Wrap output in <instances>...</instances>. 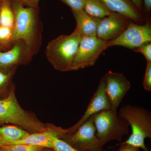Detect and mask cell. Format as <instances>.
Wrapping results in <instances>:
<instances>
[{
    "label": "cell",
    "mask_w": 151,
    "mask_h": 151,
    "mask_svg": "<svg viewBox=\"0 0 151 151\" xmlns=\"http://www.w3.org/2000/svg\"><path fill=\"white\" fill-rule=\"evenodd\" d=\"M11 3L14 15L15 41L22 40L25 44V65H27L38 53L42 44L43 26L39 9L24 6L17 0H11Z\"/></svg>",
    "instance_id": "1"
},
{
    "label": "cell",
    "mask_w": 151,
    "mask_h": 151,
    "mask_svg": "<svg viewBox=\"0 0 151 151\" xmlns=\"http://www.w3.org/2000/svg\"><path fill=\"white\" fill-rule=\"evenodd\" d=\"M4 124L18 126L30 134L49 131L54 126L42 123L34 113L22 108L17 100L14 83L7 96L0 99V125Z\"/></svg>",
    "instance_id": "2"
},
{
    "label": "cell",
    "mask_w": 151,
    "mask_h": 151,
    "mask_svg": "<svg viewBox=\"0 0 151 151\" xmlns=\"http://www.w3.org/2000/svg\"><path fill=\"white\" fill-rule=\"evenodd\" d=\"M82 37L76 28L69 35H62L49 42L45 49V55L54 69L61 72L71 70Z\"/></svg>",
    "instance_id": "3"
},
{
    "label": "cell",
    "mask_w": 151,
    "mask_h": 151,
    "mask_svg": "<svg viewBox=\"0 0 151 151\" xmlns=\"http://www.w3.org/2000/svg\"><path fill=\"white\" fill-rule=\"evenodd\" d=\"M118 115L132 127V134L123 143L149 151L145 140L146 138H151V111L143 107L127 105L121 108Z\"/></svg>",
    "instance_id": "4"
},
{
    "label": "cell",
    "mask_w": 151,
    "mask_h": 151,
    "mask_svg": "<svg viewBox=\"0 0 151 151\" xmlns=\"http://www.w3.org/2000/svg\"><path fill=\"white\" fill-rule=\"evenodd\" d=\"M96 134L93 115L76 128L59 127L55 136L78 151H103L104 145Z\"/></svg>",
    "instance_id": "5"
},
{
    "label": "cell",
    "mask_w": 151,
    "mask_h": 151,
    "mask_svg": "<svg viewBox=\"0 0 151 151\" xmlns=\"http://www.w3.org/2000/svg\"><path fill=\"white\" fill-rule=\"evenodd\" d=\"M96 136L104 145L111 141L121 142L129 132L130 125L119 116L117 111L110 110L100 111L93 115Z\"/></svg>",
    "instance_id": "6"
},
{
    "label": "cell",
    "mask_w": 151,
    "mask_h": 151,
    "mask_svg": "<svg viewBox=\"0 0 151 151\" xmlns=\"http://www.w3.org/2000/svg\"><path fill=\"white\" fill-rule=\"evenodd\" d=\"M107 41L97 36L83 37L73 60L71 70L93 66L108 47Z\"/></svg>",
    "instance_id": "7"
},
{
    "label": "cell",
    "mask_w": 151,
    "mask_h": 151,
    "mask_svg": "<svg viewBox=\"0 0 151 151\" xmlns=\"http://www.w3.org/2000/svg\"><path fill=\"white\" fill-rule=\"evenodd\" d=\"M151 41L150 24L140 25L131 22L118 37L107 42V47L121 46L134 50Z\"/></svg>",
    "instance_id": "8"
},
{
    "label": "cell",
    "mask_w": 151,
    "mask_h": 151,
    "mask_svg": "<svg viewBox=\"0 0 151 151\" xmlns=\"http://www.w3.org/2000/svg\"><path fill=\"white\" fill-rule=\"evenodd\" d=\"M106 95L111 110L117 109L131 87L130 81L123 73L109 71L103 76Z\"/></svg>",
    "instance_id": "9"
},
{
    "label": "cell",
    "mask_w": 151,
    "mask_h": 151,
    "mask_svg": "<svg viewBox=\"0 0 151 151\" xmlns=\"http://www.w3.org/2000/svg\"><path fill=\"white\" fill-rule=\"evenodd\" d=\"M130 20L123 15L115 12L101 19L97 27L96 36L105 41L113 40L127 29L131 22Z\"/></svg>",
    "instance_id": "10"
},
{
    "label": "cell",
    "mask_w": 151,
    "mask_h": 151,
    "mask_svg": "<svg viewBox=\"0 0 151 151\" xmlns=\"http://www.w3.org/2000/svg\"><path fill=\"white\" fill-rule=\"evenodd\" d=\"M26 48L24 42L16 41L13 46L6 51L0 50V70L6 71L19 65H25Z\"/></svg>",
    "instance_id": "11"
},
{
    "label": "cell",
    "mask_w": 151,
    "mask_h": 151,
    "mask_svg": "<svg viewBox=\"0 0 151 151\" xmlns=\"http://www.w3.org/2000/svg\"><path fill=\"white\" fill-rule=\"evenodd\" d=\"M111 109V107L105 90V82L103 76L93 97L90 100L86 111L81 119L72 128L78 127L88 120L91 116L104 110Z\"/></svg>",
    "instance_id": "12"
},
{
    "label": "cell",
    "mask_w": 151,
    "mask_h": 151,
    "mask_svg": "<svg viewBox=\"0 0 151 151\" xmlns=\"http://www.w3.org/2000/svg\"><path fill=\"white\" fill-rule=\"evenodd\" d=\"M109 10L123 15L135 21H142V12L131 0H101Z\"/></svg>",
    "instance_id": "13"
},
{
    "label": "cell",
    "mask_w": 151,
    "mask_h": 151,
    "mask_svg": "<svg viewBox=\"0 0 151 151\" xmlns=\"http://www.w3.org/2000/svg\"><path fill=\"white\" fill-rule=\"evenodd\" d=\"M76 23V28L83 37L96 36L101 19L91 16L84 9L71 10Z\"/></svg>",
    "instance_id": "14"
},
{
    "label": "cell",
    "mask_w": 151,
    "mask_h": 151,
    "mask_svg": "<svg viewBox=\"0 0 151 151\" xmlns=\"http://www.w3.org/2000/svg\"><path fill=\"white\" fill-rule=\"evenodd\" d=\"M30 133L16 125H4L0 127V145H5L11 142L21 139Z\"/></svg>",
    "instance_id": "15"
},
{
    "label": "cell",
    "mask_w": 151,
    "mask_h": 151,
    "mask_svg": "<svg viewBox=\"0 0 151 151\" xmlns=\"http://www.w3.org/2000/svg\"><path fill=\"white\" fill-rule=\"evenodd\" d=\"M84 10L91 16L102 19L113 13L108 9L101 0H86Z\"/></svg>",
    "instance_id": "16"
},
{
    "label": "cell",
    "mask_w": 151,
    "mask_h": 151,
    "mask_svg": "<svg viewBox=\"0 0 151 151\" xmlns=\"http://www.w3.org/2000/svg\"><path fill=\"white\" fill-rule=\"evenodd\" d=\"M14 23L11 0H0V26L14 29Z\"/></svg>",
    "instance_id": "17"
},
{
    "label": "cell",
    "mask_w": 151,
    "mask_h": 151,
    "mask_svg": "<svg viewBox=\"0 0 151 151\" xmlns=\"http://www.w3.org/2000/svg\"><path fill=\"white\" fill-rule=\"evenodd\" d=\"M18 66L8 71L0 70V99L5 98L8 95L12 84V78L15 74Z\"/></svg>",
    "instance_id": "18"
},
{
    "label": "cell",
    "mask_w": 151,
    "mask_h": 151,
    "mask_svg": "<svg viewBox=\"0 0 151 151\" xmlns=\"http://www.w3.org/2000/svg\"><path fill=\"white\" fill-rule=\"evenodd\" d=\"M15 42L14 29L0 26V50H8Z\"/></svg>",
    "instance_id": "19"
},
{
    "label": "cell",
    "mask_w": 151,
    "mask_h": 151,
    "mask_svg": "<svg viewBox=\"0 0 151 151\" xmlns=\"http://www.w3.org/2000/svg\"><path fill=\"white\" fill-rule=\"evenodd\" d=\"M45 147L25 144L0 145L2 151H42Z\"/></svg>",
    "instance_id": "20"
},
{
    "label": "cell",
    "mask_w": 151,
    "mask_h": 151,
    "mask_svg": "<svg viewBox=\"0 0 151 151\" xmlns=\"http://www.w3.org/2000/svg\"><path fill=\"white\" fill-rule=\"evenodd\" d=\"M52 143V148L55 151H80L70 146L67 143L57 137L54 132L50 136Z\"/></svg>",
    "instance_id": "21"
},
{
    "label": "cell",
    "mask_w": 151,
    "mask_h": 151,
    "mask_svg": "<svg viewBox=\"0 0 151 151\" xmlns=\"http://www.w3.org/2000/svg\"><path fill=\"white\" fill-rule=\"evenodd\" d=\"M70 7L71 10L83 9L86 0H60Z\"/></svg>",
    "instance_id": "22"
},
{
    "label": "cell",
    "mask_w": 151,
    "mask_h": 151,
    "mask_svg": "<svg viewBox=\"0 0 151 151\" xmlns=\"http://www.w3.org/2000/svg\"><path fill=\"white\" fill-rule=\"evenodd\" d=\"M143 86L146 91H151V62H147V67L143 83Z\"/></svg>",
    "instance_id": "23"
},
{
    "label": "cell",
    "mask_w": 151,
    "mask_h": 151,
    "mask_svg": "<svg viewBox=\"0 0 151 151\" xmlns=\"http://www.w3.org/2000/svg\"><path fill=\"white\" fill-rule=\"evenodd\" d=\"M134 50L137 52H140L142 54L145 58L147 62H151V42L145 44Z\"/></svg>",
    "instance_id": "24"
},
{
    "label": "cell",
    "mask_w": 151,
    "mask_h": 151,
    "mask_svg": "<svg viewBox=\"0 0 151 151\" xmlns=\"http://www.w3.org/2000/svg\"><path fill=\"white\" fill-rule=\"evenodd\" d=\"M39 1L40 0H22L21 3L24 6L35 9H39Z\"/></svg>",
    "instance_id": "25"
},
{
    "label": "cell",
    "mask_w": 151,
    "mask_h": 151,
    "mask_svg": "<svg viewBox=\"0 0 151 151\" xmlns=\"http://www.w3.org/2000/svg\"><path fill=\"white\" fill-rule=\"evenodd\" d=\"M116 151H140V150L137 147L122 142L120 144V148Z\"/></svg>",
    "instance_id": "26"
},
{
    "label": "cell",
    "mask_w": 151,
    "mask_h": 151,
    "mask_svg": "<svg viewBox=\"0 0 151 151\" xmlns=\"http://www.w3.org/2000/svg\"><path fill=\"white\" fill-rule=\"evenodd\" d=\"M144 11L149 14L151 10V0H143Z\"/></svg>",
    "instance_id": "27"
},
{
    "label": "cell",
    "mask_w": 151,
    "mask_h": 151,
    "mask_svg": "<svg viewBox=\"0 0 151 151\" xmlns=\"http://www.w3.org/2000/svg\"><path fill=\"white\" fill-rule=\"evenodd\" d=\"M131 1L137 7V8L142 12L143 10V3L142 0H131Z\"/></svg>",
    "instance_id": "28"
},
{
    "label": "cell",
    "mask_w": 151,
    "mask_h": 151,
    "mask_svg": "<svg viewBox=\"0 0 151 151\" xmlns=\"http://www.w3.org/2000/svg\"><path fill=\"white\" fill-rule=\"evenodd\" d=\"M42 151H55L51 148L45 147Z\"/></svg>",
    "instance_id": "29"
},
{
    "label": "cell",
    "mask_w": 151,
    "mask_h": 151,
    "mask_svg": "<svg viewBox=\"0 0 151 151\" xmlns=\"http://www.w3.org/2000/svg\"><path fill=\"white\" fill-rule=\"evenodd\" d=\"M17 1H19L22 2V0H17Z\"/></svg>",
    "instance_id": "30"
},
{
    "label": "cell",
    "mask_w": 151,
    "mask_h": 151,
    "mask_svg": "<svg viewBox=\"0 0 151 151\" xmlns=\"http://www.w3.org/2000/svg\"><path fill=\"white\" fill-rule=\"evenodd\" d=\"M0 151H2L1 150V148H0Z\"/></svg>",
    "instance_id": "31"
}]
</instances>
